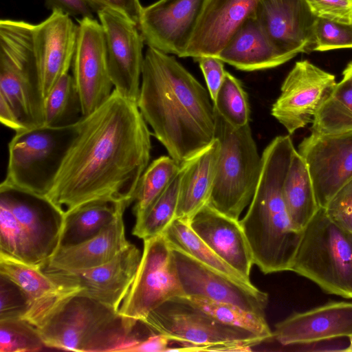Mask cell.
<instances>
[{"label": "cell", "mask_w": 352, "mask_h": 352, "mask_svg": "<svg viewBox=\"0 0 352 352\" xmlns=\"http://www.w3.org/2000/svg\"><path fill=\"white\" fill-rule=\"evenodd\" d=\"M151 135L137 103L114 89L102 105L79 121L46 197L65 213L96 201L128 207L148 166Z\"/></svg>", "instance_id": "cell-1"}, {"label": "cell", "mask_w": 352, "mask_h": 352, "mask_svg": "<svg viewBox=\"0 0 352 352\" xmlns=\"http://www.w3.org/2000/svg\"><path fill=\"white\" fill-rule=\"evenodd\" d=\"M209 96L173 56L148 47L137 104L153 135L179 164L214 139Z\"/></svg>", "instance_id": "cell-2"}, {"label": "cell", "mask_w": 352, "mask_h": 352, "mask_svg": "<svg viewBox=\"0 0 352 352\" xmlns=\"http://www.w3.org/2000/svg\"><path fill=\"white\" fill-rule=\"evenodd\" d=\"M295 150L289 135L277 136L265 147L255 192L239 221L254 264L265 274L290 271L302 236L294 227L283 197V184Z\"/></svg>", "instance_id": "cell-3"}, {"label": "cell", "mask_w": 352, "mask_h": 352, "mask_svg": "<svg viewBox=\"0 0 352 352\" xmlns=\"http://www.w3.org/2000/svg\"><path fill=\"white\" fill-rule=\"evenodd\" d=\"M24 319L46 346L62 350L126 352L145 338L138 331L141 321L78 293L62 295Z\"/></svg>", "instance_id": "cell-4"}, {"label": "cell", "mask_w": 352, "mask_h": 352, "mask_svg": "<svg viewBox=\"0 0 352 352\" xmlns=\"http://www.w3.org/2000/svg\"><path fill=\"white\" fill-rule=\"evenodd\" d=\"M34 25L0 21V98L23 130L44 125V98L34 45Z\"/></svg>", "instance_id": "cell-5"}, {"label": "cell", "mask_w": 352, "mask_h": 352, "mask_svg": "<svg viewBox=\"0 0 352 352\" xmlns=\"http://www.w3.org/2000/svg\"><path fill=\"white\" fill-rule=\"evenodd\" d=\"M214 113V138L219 140L220 148L208 204L221 213L239 219L255 192L262 158L249 123L234 127L215 110Z\"/></svg>", "instance_id": "cell-6"}, {"label": "cell", "mask_w": 352, "mask_h": 352, "mask_svg": "<svg viewBox=\"0 0 352 352\" xmlns=\"http://www.w3.org/2000/svg\"><path fill=\"white\" fill-rule=\"evenodd\" d=\"M290 271L326 293L352 299V234L320 208L302 231Z\"/></svg>", "instance_id": "cell-7"}, {"label": "cell", "mask_w": 352, "mask_h": 352, "mask_svg": "<svg viewBox=\"0 0 352 352\" xmlns=\"http://www.w3.org/2000/svg\"><path fill=\"white\" fill-rule=\"evenodd\" d=\"M152 333L182 345L167 351H234L265 341L254 333L223 324L189 303L184 297L170 300L141 321Z\"/></svg>", "instance_id": "cell-8"}, {"label": "cell", "mask_w": 352, "mask_h": 352, "mask_svg": "<svg viewBox=\"0 0 352 352\" xmlns=\"http://www.w3.org/2000/svg\"><path fill=\"white\" fill-rule=\"evenodd\" d=\"M78 122L64 127L43 125L15 132L8 143L3 182L46 196L77 135Z\"/></svg>", "instance_id": "cell-9"}, {"label": "cell", "mask_w": 352, "mask_h": 352, "mask_svg": "<svg viewBox=\"0 0 352 352\" xmlns=\"http://www.w3.org/2000/svg\"><path fill=\"white\" fill-rule=\"evenodd\" d=\"M184 296L173 250L164 236L144 239L138 272L119 312L142 321L164 302Z\"/></svg>", "instance_id": "cell-10"}, {"label": "cell", "mask_w": 352, "mask_h": 352, "mask_svg": "<svg viewBox=\"0 0 352 352\" xmlns=\"http://www.w3.org/2000/svg\"><path fill=\"white\" fill-rule=\"evenodd\" d=\"M105 40L109 74L114 89L137 103L144 61V38L138 24L111 8L97 12Z\"/></svg>", "instance_id": "cell-11"}, {"label": "cell", "mask_w": 352, "mask_h": 352, "mask_svg": "<svg viewBox=\"0 0 352 352\" xmlns=\"http://www.w3.org/2000/svg\"><path fill=\"white\" fill-rule=\"evenodd\" d=\"M336 84L333 74L307 60L296 62L282 84L271 113L293 134L313 122Z\"/></svg>", "instance_id": "cell-12"}, {"label": "cell", "mask_w": 352, "mask_h": 352, "mask_svg": "<svg viewBox=\"0 0 352 352\" xmlns=\"http://www.w3.org/2000/svg\"><path fill=\"white\" fill-rule=\"evenodd\" d=\"M0 202L10 209L23 228L42 267L60 246L64 210L46 196L3 181L0 185Z\"/></svg>", "instance_id": "cell-13"}, {"label": "cell", "mask_w": 352, "mask_h": 352, "mask_svg": "<svg viewBox=\"0 0 352 352\" xmlns=\"http://www.w3.org/2000/svg\"><path fill=\"white\" fill-rule=\"evenodd\" d=\"M78 33L72 61V76L80 96L82 116L102 105L112 94L102 25L94 18L78 21Z\"/></svg>", "instance_id": "cell-14"}, {"label": "cell", "mask_w": 352, "mask_h": 352, "mask_svg": "<svg viewBox=\"0 0 352 352\" xmlns=\"http://www.w3.org/2000/svg\"><path fill=\"white\" fill-rule=\"evenodd\" d=\"M177 274L185 296H200L230 303L265 316L268 294L253 284L239 281L186 252L173 248Z\"/></svg>", "instance_id": "cell-15"}, {"label": "cell", "mask_w": 352, "mask_h": 352, "mask_svg": "<svg viewBox=\"0 0 352 352\" xmlns=\"http://www.w3.org/2000/svg\"><path fill=\"white\" fill-rule=\"evenodd\" d=\"M297 151L307 166L318 205L325 208L352 179V132L311 133L302 140Z\"/></svg>", "instance_id": "cell-16"}, {"label": "cell", "mask_w": 352, "mask_h": 352, "mask_svg": "<svg viewBox=\"0 0 352 352\" xmlns=\"http://www.w3.org/2000/svg\"><path fill=\"white\" fill-rule=\"evenodd\" d=\"M254 16L272 45L292 59L314 51L317 16L306 0H260Z\"/></svg>", "instance_id": "cell-17"}, {"label": "cell", "mask_w": 352, "mask_h": 352, "mask_svg": "<svg viewBox=\"0 0 352 352\" xmlns=\"http://www.w3.org/2000/svg\"><path fill=\"white\" fill-rule=\"evenodd\" d=\"M206 0H158L143 7L138 23L144 43L182 57Z\"/></svg>", "instance_id": "cell-18"}, {"label": "cell", "mask_w": 352, "mask_h": 352, "mask_svg": "<svg viewBox=\"0 0 352 352\" xmlns=\"http://www.w3.org/2000/svg\"><path fill=\"white\" fill-rule=\"evenodd\" d=\"M78 33L69 15L58 10L34 26V45L43 96L72 65Z\"/></svg>", "instance_id": "cell-19"}, {"label": "cell", "mask_w": 352, "mask_h": 352, "mask_svg": "<svg viewBox=\"0 0 352 352\" xmlns=\"http://www.w3.org/2000/svg\"><path fill=\"white\" fill-rule=\"evenodd\" d=\"M141 258L140 250L130 243L101 265L78 272H58L67 283L80 289L78 294L119 310L134 281Z\"/></svg>", "instance_id": "cell-20"}, {"label": "cell", "mask_w": 352, "mask_h": 352, "mask_svg": "<svg viewBox=\"0 0 352 352\" xmlns=\"http://www.w3.org/2000/svg\"><path fill=\"white\" fill-rule=\"evenodd\" d=\"M260 0H206L182 57L217 56Z\"/></svg>", "instance_id": "cell-21"}, {"label": "cell", "mask_w": 352, "mask_h": 352, "mask_svg": "<svg viewBox=\"0 0 352 352\" xmlns=\"http://www.w3.org/2000/svg\"><path fill=\"white\" fill-rule=\"evenodd\" d=\"M352 336V302H329L296 313L275 326L273 337L282 345L305 344Z\"/></svg>", "instance_id": "cell-22"}, {"label": "cell", "mask_w": 352, "mask_h": 352, "mask_svg": "<svg viewBox=\"0 0 352 352\" xmlns=\"http://www.w3.org/2000/svg\"><path fill=\"white\" fill-rule=\"evenodd\" d=\"M189 223L223 261L251 282L253 256L239 219L221 213L208 204L189 219Z\"/></svg>", "instance_id": "cell-23"}, {"label": "cell", "mask_w": 352, "mask_h": 352, "mask_svg": "<svg viewBox=\"0 0 352 352\" xmlns=\"http://www.w3.org/2000/svg\"><path fill=\"white\" fill-rule=\"evenodd\" d=\"M123 213L100 233L80 243L59 248L41 267L45 271L78 272L101 265L130 243L125 236Z\"/></svg>", "instance_id": "cell-24"}, {"label": "cell", "mask_w": 352, "mask_h": 352, "mask_svg": "<svg viewBox=\"0 0 352 352\" xmlns=\"http://www.w3.org/2000/svg\"><path fill=\"white\" fill-rule=\"evenodd\" d=\"M214 139L180 164L182 177L176 218L188 220L208 204L211 195L219 154Z\"/></svg>", "instance_id": "cell-25"}, {"label": "cell", "mask_w": 352, "mask_h": 352, "mask_svg": "<svg viewBox=\"0 0 352 352\" xmlns=\"http://www.w3.org/2000/svg\"><path fill=\"white\" fill-rule=\"evenodd\" d=\"M247 72L279 66L290 60L272 45L252 14L238 28L216 56Z\"/></svg>", "instance_id": "cell-26"}, {"label": "cell", "mask_w": 352, "mask_h": 352, "mask_svg": "<svg viewBox=\"0 0 352 352\" xmlns=\"http://www.w3.org/2000/svg\"><path fill=\"white\" fill-rule=\"evenodd\" d=\"M0 274L15 283L26 295L29 302L26 314L51 304L62 295L80 292L77 288L65 287L40 267L27 264L1 252Z\"/></svg>", "instance_id": "cell-27"}, {"label": "cell", "mask_w": 352, "mask_h": 352, "mask_svg": "<svg viewBox=\"0 0 352 352\" xmlns=\"http://www.w3.org/2000/svg\"><path fill=\"white\" fill-rule=\"evenodd\" d=\"M126 208L122 204L96 201L65 212L59 248L74 245L94 237Z\"/></svg>", "instance_id": "cell-28"}, {"label": "cell", "mask_w": 352, "mask_h": 352, "mask_svg": "<svg viewBox=\"0 0 352 352\" xmlns=\"http://www.w3.org/2000/svg\"><path fill=\"white\" fill-rule=\"evenodd\" d=\"M283 197L294 227L303 231L320 208L307 166L296 149L285 178Z\"/></svg>", "instance_id": "cell-29"}, {"label": "cell", "mask_w": 352, "mask_h": 352, "mask_svg": "<svg viewBox=\"0 0 352 352\" xmlns=\"http://www.w3.org/2000/svg\"><path fill=\"white\" fill-rule=\"evenodd\" d=\"M352 132V78L343 74L312 122L311 133L338 135Z\"/></svg>", "instance_id": "cell-30"}, {"label": "cell", "mask_w": 352, "mask_h": 352, "mask_svg": "<svg viewBox=\"0 0 352 352\" xmlns=\"http://www.w3.org/2000/svg\"><path fill=\"white\" fill-rule=\"evenodd\" d=\"M170 247L239 281L252 285L223 261L190 227L189 221L175 218L162 233Z\"/></svg>", "instance_id": "cell-31"}, {"label": "cell", "mask_w": 352, "mask_h": 352, "mask_svg": "<svg viewBox=\"0 0 352 352\" xmlns=\"http://www.w3.org/2000/svg\"><path fill=\"white\" fill-rule=\"evenodd\" d=\"M83 117L80 96L72 75L62 76L44 99V125L64 127Z\"/></svg>", "instance_id": "cell-32"}, {"label": "cell", "mask_w": 352, "mask_h": 352, "mask_svg": "<svg viewBox=\"0 0 352 352\" xmlns=\"http://www.w3.org/2000/svg\"><path fill=\"white\" fill-rule=\"evenodd\" d=\"M180 164L170 156L153 160L142 175L134 197L135 219L141 218L166 190L178 173Z\"/></svg>", "instance_id": "cell-33"}, {"label": "cell", "mask_w": 352, "mask_h": 352, "mask_svg": "<svg viewBox=\"0 0 352 352\" xmlns=\"http://www.w3.org/2000/svg\"><path fill=\"white\" fill-rule=\"evenodd\" d=\"M189 303L227 325L249 331L264 340L273 337L265 316L236 305L200 296H184Z\"/></svg>", "instance_id": "cell-34"}, {"label": "cell", "mask_w": 352, "mask_h": 352, "mask_svg": "<svg viewBox=\"0 0 352 352\" xmlns=\"http://www.w3.org/2000/svg\"><path fill=\"white\" fill-rule=\"evenodd\" d=\"M182 177L179 170L148 211L136 219L132 233L143 240L162 234L176 218Z\"/></svg>", "instance_id": "cell-35"}, {"label": "cell", "mask_w": 352, "mask_h": 352, "mask_svg": "<svg viewBox=\"0 0 352 352\" xmlns=\"http://www.w3.org/2000/svg\"><path fill=\"white\" fill-rule=\"evenodd\" d=\"M213 106L214 110L234 127L249 123L250 107L247 94L241 82L226 71Z\"/></svg>", "instance_id": "cell-36"}, {"label": "cell", "mask_w": 352, "mask_h": 352, "mask_svg": "<svg viewBox=\"0 0 352 352\" xmlns=\"http://www.w3.org/2000/svg\"><path fill=\"white\" fill-rule=\"evenodd\" d=\"M0 252L40 267L31 243L10 209L0 202Z\"/></svg>", "instance_id": "cell-37"}, {"label": "cell", "mask_w": 352, "mask_h": 352, "mask_svg": "<svg viewBox=\"0 0 352 352\" xmlns=\"http://www.w3.org/2000/svg\"><path fill=\"white\" fill-rule=\"evenodd\" d=\"M45 346L37 329L25 319L0 320L1 352H34Z\"/></svg>", "instance_id": "cell-38"}, {"label": "cell", "mask_w": 352, "mask_h": 352, "mask_svg": "<svg viewBox=\"0 0 352 352\" xmlns=\"http://www.w3.org/2000/svg\"><path fill=\"white\" fill-rule=\"evenodd\" d=\"M352 48V23L318 17L314 51Z\"/></svg>", "instance_id": "cell-39"}, {"label": "cell", "mask_w": 352, "mask_h": 352, "mask_svg": "<svg viewBox=\"0 0 352 352\" xmlns=\"http://www.w3.org/2000/svg\"><path fill=\"white\" fill-rule=\"evenodd\" d=\"M28 307V300L23 290L0 274V320L23 318Z\"/></svg>", "instance_id": "cell-40"}, {"label": "cell", "mask_w": 352, "mask_h": 352, "mask_svg": "<svg viewBox=\"0 0 352 352\" xmlns=\"http://www.w3.org/2000/svg\"><path fill=\"white\" fill-rule=\"evenodd\" d=\"M324 209L334 222L352 234V179L333 197Z\"/></svg>", "instance_id": "cell-41"}, {"label": "cell", "mask_w": 352, "mask_h": 352, "mask_svg": "<svg viewBox=\"0 0 352 352\" xmlns=\"http://www.w3.org/2000/svg\"><path fill=\"white\" fill-rule=\"evenodd\" d=\"M306 1L317 17L344 23H352V0Z\"/></svg>", "instance_id": "cell-42"}, {"label": "cell", "mask_w": 352, "mask_h": 352, "mask_svg": "<svg viewBox=\"0 0 352 352\" xmlns=\"http://www.w3.org/2000/svg\"><path fill=\"white\" fill-rule=\"evenodd\" d=\"M204 74L212 103L223 82L226 70L223 62L216 56H201L194 58Z\"/></svg>", "instance_id": "cell-43"}, {"label": "cell", "mask_w": 352, "mask_h": 352, "mask_svg": "<svg viewBox=\"0 0 352 352\" xmlns=\"http://www.w3.org/2000/svg\"><path fill=\"white\" fill-rule=\"evenodd\" d=\"M46 6L53 10L60 11L69 16L94 18L96 9L87 0H45Z\"/></svg>", "instance_id": "cell-44"}, {"label": "cell", "mask_w": 352, "mask_h": 352, "mask_svg": "<svg viewBox=\"0 0 352 352\" xmlns=\"http://www.w3.org/2000/svg\"><path fill=\"white\" fill-rule=\"evenodd\" d=\"M98 12L103 8L116 10L138 23L142 6L140 0H87Z\"/></svg>", "instance_id": "cell-45"}, {"label": "cell", "mask_w": 352, "mask_h": 352, "mask_svg": "<svg viewBox=\"0 0 352 352\" xmlns=\"http://www.w3.org/2000/svg\"><path fill=\"white\" fill-rule=\"evenodd\" d=\"M170 340L164 336L151 333L126 352H164L168 349Z\"/></svg>", "instance_id": "cell-46"}, {"label": "cell", "mask_w": 352, "mask_h": 352, "mask_svg": "<svg viewBox=\"0 0 352 352\" xmlns=\"http://www.w3.org/2000/svg\"><path fill=\"white\" fill-rule=\"evenodd\" d=\"M343 74L347 75L352 78V62L348 64L347 67L343 72Z\"/></svg>", "instance_id": "cell-47"}, {"label": "cell", "mask_w": 352, "mask_h": 352, "mask_svg": "<svg viewBox=\"0 0 352 352\" xmlns=\"http://www.w3.org/2000/svg\"><path fill=\"white\" fill-rule=\"evenodd\" d=\"M349 342L350 344L347 351H352V336L349 338Z\"/></svg>", "instance_id": "cell-48"}]
</instances>
